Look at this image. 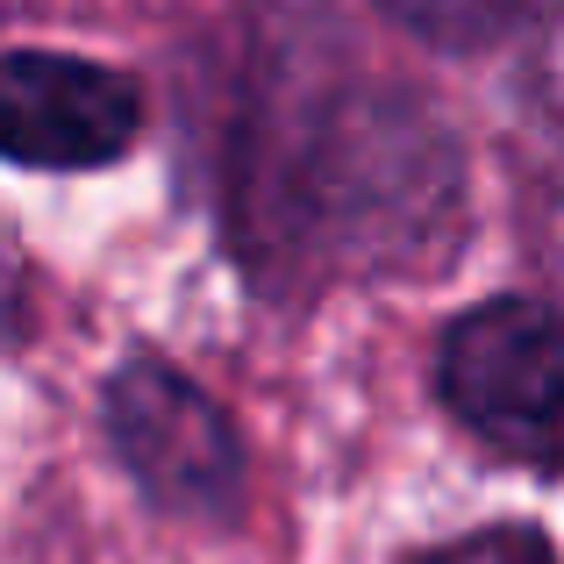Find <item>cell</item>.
<instances>
[{"mask_svg":"<svg viewBox=\"0 0 564 564\" xmlns=\"http://www.w3.org/2000/svg\"><path fill=\"white\" fill-rule=\"evenodd\" d=\"M143 137V94L129 72L65 51L0 57V158L22 172H94Z\"/></svg>","mask_w":564,"mask_h":564,"instance_id":"3","label":"cell"},{"mask_svg":"<svg viewBox=\"0 0 564 564\" xmlns=\"http://www.w3.org/2000/svg\"><path fill=\"white\" fill-rule=\"evenodd\" d=\"M422 564H557L543 529H479V536L451 543V551H429Z\"/></svg>","mask_w":564,"mask_h":564,"instance_id":"5","label":"cell"},{"mask_svg":"<svg viewBox=\"0 0 564 564\" xmlns=\"http://www.w3.org/2000/svg\"><path fill=\"white\" fill-rule=\"evenodd\" d=\"M22 307H29V264H22L14 229L0 221V344H14V336H22Z\"/></svg>","mask_w":564,"mask_h":564,"instance_id":"6","label":"cell"},{"mask_svg":"<svg viewBox=\"0 0 564 564\" xmlns=\"http://www.w3.org/2000/svg\"><path fill=\"white\" fill-rule=\"evenodd\" d=\"M443 400L451 414L529 471L557 465V315L551 301H486L443 329Z\"/></svg>","mask_w":564,"mask_h":564,"instance_id":"2","label":"cell"},{"mask_svg":"<svg viewBox=\"0 0 564 564\" xmlns=\"http://www.w3.org/2000/svg\"><path fill=\"white\" fill-rule=\"evenodd\" d=\"M100 414H108V436L122 451L129 479L158 508L193 514V522H229L243 508L250 465H243V443H236V422L180 365L129 358L100 393Z\"/></svg>","mask_w":564,"mask_h":564,"instance_id":"1","label":"cell"},{"mask_svg":"<svg viewBox=\"0 0 564 564\" xmlns=\"http://www.w3.org/2000/svg\"><path fill=\"white\" fill-rule=\"evenodd\" d=\"M386 14H393L408 36L436 43V51H486V43H500L514 22L529 14V0H379Z\"/></svg>","mask_w":564,"mask_h":564,"instance_id":"4","label":"cell"}]
</instances>
